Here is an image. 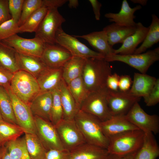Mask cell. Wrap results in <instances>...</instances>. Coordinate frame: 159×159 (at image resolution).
<instances>
[{"label":"cell","instance_id":"obj_1","mask_svg":"<svg viewBox=\"0 0 159 159\" xmlns=\"http://www.w3.org/2000/svg\"><path fill=\"white\" fill-rule=\"evenodd\" d=\"M112 68L104 58L85 59L81 77L87 90L90 92L106 87L108 76Z\"/></svg>","mask_w":159,"mask_h":159},{"label":"cell","instance_id":"obj_2","mask_svg":"<svg viewBox=\"0 0 159 159\" xmlns=\"http://www.w3.org/2000/svg\"><path fill=\"white\" fill-rule=\"evenodd\" d=\"M74 120L86 143L107 149L109 140L103 132L101 121L99 119L80 109L75 116Z\"/></svg>","mask_w":159,"mask_h":159},{"label":"cell","instance_id":"obj_3","mask_svg":"<svg viewBox=\"0 0 159 159\" xmlns=\"http://www.w3.org/2000/svg\"><path fill=\"white\" fill-rule=\"evenodd\" d=\"M144 133L140 130L127 131L108 139L109 154L125 155L137 152L142 145Z\"/></svg>","mask_w":159,"mask_h":159},{"label":"cell","instance_id":"obj_4","mask_svg":"<svg viewBox=\"0 0 159 159\" xmlns=\"http://www.w3.org/2000/svg\"><path fill=\"white\" fill-rule=\"evenodd\" d=\"M10 88L18 98L28 105L40 92L36 78L21 70L14 73Z\"/></svg>","mask_w":159,"mask_h":159},{"label":"cell","instance_id":"obj_5","mask_svg":"<svg viewBox=\"0 0 159 159\" xmlns=\"http://www.w3.org/2000/svg\"><path fill=\"white\" fill-rule=\"evenodd\" d=\"M108 62L118 61L125 63L135 68L141 73L146 74L149 67L159 60V47L137 54L121 55L111 54L105 57Z\"/></svg>","mask_w":159,"mask_h":159},{"label":"cell","instance_id":"obj_6","mask_svg":"<svg viewBox=\"0 0 159 159\" xmlns=\"http://www.w3.org/2000/svg\"><path fill=\"white\" fill-rule=\"evenodd\" d=\"M107 87L91 92L81 104L80 110L92 115L101 122L110 118L112 116L108 106Z\"/></svg>","mask_w":159,"mask_h":159},{"label":"cell","instance_id":"obj_7","mask_svg":"<svg viewBox=\"0 0 159 159\" xmlns=\"http://www.w3.org/2000/svg\"><path fill=\"white\" fill-rule=\"evenodd\" d=\"M65 21L57 8H48L46 14L35 32V37L39 38L45 43L55 44L56 32Z\"/></svg>","mask_w":159,"mask_h":159},{"label":"cell","instance_id":"obj_8","mask_svg":"<svg viewBox=\"0 0 159 159\" xmlns=\"http://www.w3.org/2000/svg\"><path fill=\"white\" fill-rule=\"evenodd\" d=\"M55 40L56 44L66 49L72 56L85 59L105 58L104 56L102 54L91 49L73 35L67 34L61 26L58 29L56 32Z\"/></svg>","mask_w":159,"mask_h":159},{"label":"cell","instance_id":"obj_9","mask_svg":"<svg viewBox=\"0 0 159 159\" xmlns=\"http://www.w3.org/2000/svg\"><path fill=\"white\" fill-rule=\"evenodd\" d=\"M131 123L145 134L159 132V117L156 115H150L142 108L138 102H135L125 115Z\"/></svg>","mask_w":159,"mask_h":159},{"label":"cell","instance_id":"obj_10","mask_svg":"<svg viewBox=\"0 0 159 159\" xmlns=\"http://www.w3.org/2000/svg\"><path fill=\"white\" fill-rule=\"evenodd\" d=\"M55 126L65 149L71 152L86 143L74 120L62 119Z\"/></svg>","mask_w":159,"mask_h":159},{"label":"cell","instance_id":"obj_11","mask_svg":"<svg viewBox=\"0 0 159 159\" xmlns=\"http://www.w3.org/2000/svg\"><path fill=\"white\" fill-rule=\"evenodd\" d=\"M36 134L47 150L65 149L55 126L52 122L37 116L34 117Z\"/></svg>","mask_w":159,"mask_h":159},{"label":"cell","instance_id":"obj_12","mask_svg":"<svg viewBox=\"0 0 159 159\" xmlns=\"http://www.w3.org/2000/svg\"><path fill=\"white\" fill-rule=\"evenodd\" d=\"M1 41L18 53L39 58L41 57L46 44L44 42L37 37L26 39L17 34Z\"/></svg>","mask_w":159,"mask_h":159},{"label":"cell","instance_id":"obj_13","mask_svg":"<svg viewBox=\"0 0 159 159\" xmlns=\"http://www.w3.org/2000/svg\"><path fill=\"white\" fill-rule=\"evenodd\" d=\"M10 96L14 116L17 125L25 133L36 134L34 117L29 105L18 98L11 91L10 86L6 88Z\"/></svg>","mask_w":159,"mask_h":159},{"label":"cell","instance_id":"obj_14","mask_svg":"<svg viewBox=\"0 0 159 159\" xmlns=\"http://www.w3.org/2000/svg\"><path fill=\"white\" fill-rule=\"evenodd\" d=\"M107 98L109 109L113 116L125 115L141 97L132 95L129 91H113L108 90Z\"/></svg>","mask_w":159,"mask_h":159},{"label":"cell","instance_id":"obj_15","mask_svg":"<svg viewBox=\"0 0 159 159\" xmlns=\"http://www.w3.org/2000/svg\"><path fill=\"white\" fill-rule=\"evenodd\" d=\"M72 56L69 51L58 44L46 43L40 58L47 67L59 68L62 67Z\"/></svg>","mask_w":159,"mask_h":159},{"label":"cell","instance_id":"obj_16","mask_svg":"<svg viewBox=\"0 0 159 159\" xmlns=\"http://www.w3.org/2000/svg\"><path fill=\"white\" fill-rule=\"evenodd\" d=\"M52 101L51 91L40 92L29 105L33 116H37L50 122Z\"/></svg>","mask_w":159,"mask_h":159},{"label":"cell","instance_id":"obj_17","mask_svg":"<svg viewBox=\"0 0 159 159\" xmlns=\"http://www.w3.org/2000/svg\"><path fill=\"white\" fill-rule=\"evenodd\" d=\"M101 126L104 135L108 139L127 131L139 130L127 120L125 115L113 116L106 121L101 122Z\"/></svg>","mask_w":159,"mask_h":159},{"label":"cell","instance_id":"obj_18","mask_svg":"<svg viewBox=\"0 0 159 159\" xmlns=\"http://www.w3.org/2000/svg\"><path fill=\"white\" fill-rule=\"evenodd\" d=\"M135 26V32L124 40L119 48L115 49L114 54L121 55L133 54L137 47L144 40L149 29L140 22L136 23Z\"/></svg>","mask_w":159,"mask_h":159},{"label":"cell","instance_id":"obj_19","mask_svg":"<svg viewBox=\"0 0 159 159\" xmlns=\"http://www.w3.org/2000/svg\"><path fill=\"white\" fill-rule=\"evenodd\" d=\"M141 6L137 5L134 8H131L126 0H123L121 9L117 13H108L104 15L109 19L110 22H113L119 25L127 26H136V23L134 19L135 16V12L142 8Z\"/></svg>","mask_w":159,"mask_h":159},{"label":"cell","instance_id":"obj_20","mask_svg":"<svg viewBox=\"0 0 159 159\" xmlns=\"http://www.w3.org/2000/svg\"><path fill=\"white\" fill-rule=\"evenodd\" d=\"M73 36L86 40L97 52L103 55L105 58L110 54L114 53L115 49L109 44L106 34L103 30L82 35Z\"/></svg>","mask_w":159,"mask_h":159},{"label":"cell","instance_id":"obj_21","mask_svg":"<svg viewBox=\"0 0 159 159\" xmlns=\"http://www.w3.org/2000/svg\"><path fill=\"white\" fill-rule=\"evenodd\" d=\"M62 78V67H47L36 79L40 92H44L57 88Z\"/></svg>","mask_w":159,"mask_h":159},{"label":"cell","instance_id":"obj_22","mask_svg":"<svg viewBox=\"0 0 159 159\" xmlns=\"http://www.w3.org/2000/svg\"><path fill=\"white\" fill-rule=\"evenodd\" d=\"M63 111V119L72 120L80 109L68 87L62 79L57 87Z\"/></svg>","mask_w":159,"mask_h":159},{"label":"cell","instance_id":"obj_23","mask_svg":"<svg viewBox=\"0 0 159 159\" xmlns=\"http://www.w3.org/2000/svg\"><path fill=\"white\" fill-rule=\"evenodd\" d=\"M156 80L155 77L146 74L135 73L132 85L129 92L139 97H146L153 87Z\"/></svg>","mask_w":159,"mask_h":159},{"label":"cell","instance_id":"obj_24","mask_svg":"<svg viewBox=\"0 0 159 159\" xmlns=\"http://www.w3.org/2000/svg\"><path fill=\"white\" fill-rule=\"evenodd\" d=\"M16 57L19 69L28 73L36 79L47 67L40 58L26 55L17 52Z\"/></svg>","mask_w":159,"mask_h":159},{"label":"cell","instance_id":"obj_25","mask_svg":"<svg viewBox=\"0 0 159 159\" xmlns=\"http://www.w3.org/2000/svg\"><path fill=\"white\" fill-rule=\"evenodd\" d=\"M71 159H106L107 149L85 143L70 152Z\"/></svg>","mask_w":159,"mask_h":159},{"label":"cell","instance_id":"obj_26","mask_svg":"<svg viewBox=\"0 0 159 159\" xmlns=\"http://www.w3.org/2000/svg\"><path fill=\"white\" fill-rule=\"evenodd\" d=\"M136 29V26H122L113 23L106 26L102 30L106 34L109 44L112 47L116 44H122L127 37L135 32Z\"/></svg>","mask_w":159,"mask_h":159},{"label":"cell","instance_id":"obj_27","mask_svg":"<svg viewBox=\"0 0 159 159\" xmlns=\"http://www.w3.org/2000/svg\"><path fill=\"white\" fill-rule=\"evenodd\" d=\"M159 155V147L153 133L145 134L142 145L136 152L135 159H156Z\"/></svg>","mask_w":159,"mask_h":159},{"label":"cell","instance_id":"obj_28","mask_svg":"<svg viewBox=\"0 0 159 159\" xmlns=\"http://www.w3.org/2000/svg\"><path fill=\"white\" fill-rule=\"evenodd\" d=\"M85 59L72 56L62 67V78L67 84L81 76Z\"/></svg>","mask_w":159,"mask_h":159},{"label":"cell","instance_id":"obj_29","mask_svg":"<svg viewBox=\"0 0 159 159\" xmlns=\"http://www.w3.org/2000/svg\"><path fill=\"white\" fill-rule=\"evenodd\" d=\"M16 53L13 48L0 41V66L13 73L20 70L16 61Z\"/></svg>","mask_w":159,"mask_h":159},{"label":"cell","instance_id":"obj_30","mask_svg":"<svg viewBox=\"0 0 159 159\" xmlns=\"http://www.w3.org/2000/svg\"><path fill=\"white\" fill-rule=\"evenodd\" d=\"M152 21L146 36L141 45L133 54L142 53L159 41V19L155 14L152 15Z\"/></svg>","mask_w":159,"mask_h":159},{"label":"cell","instance_id":"obj_31","mask_svg":"<svg viewBox=\"0 0 159 159\" xmlns=\"http://www.w3.org/2000/svg\"><path fill=\"white\" fill-rule=\"evenodd\" d=\"M24 137L30 159H45L47 150L37 135L25 133Z\"/></svg>","mask_w":159,"mask_h":159},{"label":"cell","instance_id":"obj_32","mask_svg":"<svg viewBox=\"0 0 159 159\" xmlns=\"http://www.w3.org/2000/svg\"><path fill=\"white\" fill-rule=\"evenodd\" d=\"M0 110L3 120L17 125L14 113L11 98L7 89L0 86Z\"/></svg>","mask_w":159,"mask_h":159},{"label":"cell","instance_id":"obj_33","mask_svg":"<svg viewBox=\"0 0 159 159\" xmlns=\"http://www.w3.org/2000/svg\"><path fill=\"white\" fill-rule=\"evenodd\" d=\"M24 133L23 130L17 125L4 120L0 121V142L2 145L19 138Z\"/></svg>","mask_w":159,"mask_h":159},{"label":"cell","instance_id":"obj_34","mask_svg":"<svg viewBox=\"0 0 159 159\" xmlns=\"http://www.w3.org/2000/svg\"><path fill=\"white\" fill-rule=\"evenodd\" d=\"M67 85L80 109L81 104L90 92L86 87L81 76L72 80Z\"/></svg>","mask_w":159,"mask_h":159},{"label":"cell","instance_id":"obj_35","mask_svg":"<svg viewBox=\"0 0 159 159\" xmlns=\"http://www.w3.org/2000/svg\"><path fill=\"white\" fill-rule=\"evenodd\" d=\"M5 145L11 159H30L24 136L9 142Z\"/></svg>","mask_w":159,"mask_h":159},{"label":"cell","instance_id":"obj_36","mask_svg":"<svg viewBox=\"0 0 159 159\" xmlns=\"http://www.w3.org/2000/svg\"><path fill=\"white\" fill-rule=\"evenodd\" d=\"M48 9L41 7L35 11L19 27V32H35L46 14Z\"/></svg>","mask_w":159,"mask_h":159},{"label":"cell","instance_id":"obj_37","mask_svg":"<svg viewBox=\"0 0 159 159\" xmlns=\"http://www.w3.org/2000/svg\"><path fill=\"white\" fill-rule=\"evenodd\" d=\"M52 101L50 122L54 126L63 119V111L58 88L51 91Z\"/></svg>","mask_w":159,"mask_h":159},{"label":"cell","instance_id":"obj_38","mask_svg":"<svg viewBox=\"0 0 159 159\" xmlns=\"http://www.w3.org/2000/svg\"><path fill=\"white\" fill-rule=\"evenodd\" d=\"M42 0H24L22 12L18 23L19 27L35 11L42 7Z\"/></svg>","mask_w":159,"mask_h":159},{"label":"cell","instance_id":"obj_39","mask_svg":"<svg viewBox=\"0 0 159 159\" xmlns=\"http://www.w3.org/2000/svg\"><path fill=\"white\" fill-rule=\"evenodd\" d=\"M19 27L13 19L0 25V41L6 39L19 32Z\"/></svg>","mask_w":159,"mask_h":159},{"label":"cell","instance_id":"obj_40","mask_svg":"<svg viewBox=\"0 0 159 159\" xmlns=\"http://www.w3.org/2000/svg\"><path fill=\"white\" fill-rule=\"evenodd\" d=\"M24 0H8L9 11L12 18L18 23L20 18Z\"/></svg>","mask_w":159,"mask_h":159},{"label":"cell","instance_id":"obj_41","mask_svg":"<svg viewBox=\"0 0 159 159\" xmlns=\"http://www.w3.org/2000/svg\"><path fill=\"white\" fill-rule=\"evenodd\" d=\"M144 101L148 106H152L159 102V80L157 79L155 85L148 95L144 97Z\"/></svg>","mask_w":159,"mask_h":159},{"label":"cell","instance_id":"obj_42","mask_svg":"<svg viewBox=\"0 0 159 159\" xmlns=\"http://www.w3.org/2000/svg\"><path fill=\"white\" fill-rule=\"evenodd\" d=\"M70 152L65 149H51L47 151L45 159H71Z\"/></svg>","mask_w":159,"mask_h":159},{"label":"cell","instance_id":"obj_43","mask_svg":"<svg viewBox=\"0 0 159 159\" xmlns=\"http://www.w3.org/2000/svg\"><path fill=\"white\" fill-rule=\"evenodd\" d=\"M11 18L9 8L8 0H0V25Z\"/></svg>","mask_w":159,"mask_h":159},{"label":"cell","instance_id":"obj_44","mask_svg":"<svg viewBox=\"0 0 159 159\" xmlns=\"http://www.w3.org/2000/svg\"><path fill=\"white\" fill-rule=\"evenodd\" d=\"M13 74L0 66V86L5 88L10 86Z\"/></svg>","mask_w":159,"mask_h":159},{"label":"cell","instance_id":"obj_45","mask_svg":"<svg viewBox=\"0 0 159 159\" xmlns=\"http://www.w3.org/2000/svg\"><path fill=\"white\" fill-rule=\"evenodd\" d=\"M120 76L115 73L109 75L106 82V87L109 90L112 91H119L118 84Z\"/></svg>","mask_w":159,"mask_h":159},{"label":"cell","instance_id":"obj_46","mask_svg":"<svg viewBox=\"0 0 159 159\" xmlns=\"http://www.w3.org/2000/svg\"><path fill=\"white\" fill-rule=\"evenodd\" d=\"M132 82V81L130 75H123L120 76L118 84L119 91L122 92L129 91Z\"/></svg>","mask_w":159,"mask_h":159},{"label":"cell","instance_id":"obj_47","mask_svg":"<svg viewBox=\"0 0 159 159\" xmlns=\"http://www.w3.org/2000/svg\"><path fill=\"white\" fill-rule=\"evenodd\" d=\"M67 0H42V7L47 8H58L67 1Z\"/></svg>","mask_w":159,"mask_h":159},{"label":"cell","instance_id":"obj_48","mask_svg":"<svg viewBox=\"0 0 159 159\" xmlns=\"http://www.w3.org/2000/svg\"><path fill=\"white\" fill-rule=\"evenodd\" d=\"M93 8L95 15V19L99 20L100 19V9L102 6V4L97 0H89Z\"/></svg>","mask_w":159,"mask_h":159},{"label":"cell","instance_id":"obj_49","mask_svg":"<svg viewBox=\"0 0 159 159\" xmlns=\"http://www.w3.org/2000/svg\"><path fill=\"white\" fill-rule=\"evenodd\" d=\"M137 152L125 155L109 153L106 159H135Z\"/></svg>","mask_w":159,"mask_h":159},{"label":"cell","instance_id":"obj_50","mask_svg":"<svg viewBox=\"0 0 159 159\" xmlns=\"http://www.w3.org/2000/svg\"><path fill=\"white\" fill-rule=\"evenodd\" d=\"M68 4L69 7L70 8H76L79 5L78 1L77 0H69Z\"/></svg>","mask_w":159,"mask_h":159},{"label":"cell","instance_id":"obj_51","mask_svg":"<svg viewBox=\"0 0 159 159\" xmlns=\"http://www.w3.org/2000/svg\"><path fill=\"white\" fill-rule=\"evenodd\" d=\"M130 1L134 4H138L140 5L145 6L147 4V0H131Z\"/></svg>","mask_w":159,"mask_h":159},{"label":"cell","instance_id":"obj_52","mask_svg":"<svg viewBox=\"0 0 159 159\" xmlns=\"http://www.w3.org/2000/svg\"><path fill=\"white\" fill-rule=\"evenodd\" d=\"M7 149L6 145H4L0 147V159H1Z\"/></svg>","mask_w":159,"mask_h":159},{"label":"cell","instance_id":"obj_53","mask_svg":"<svg viewBox=\"0 0 159 159\" xmlns=\"http://www.w3.org/2000/svg\"><path fill=\"white\" fill-rule=\"evenodd\" d=\"M1 159H11L7 149Z\"/></svg>","mask_w":159,"mask_h":159},{"label":"cell","instance_id":"obj_54","mask_svg":"<svg viewBox=\"0 0 159 159\" xmlns=\"http://www.w3.org/2000/svg\"><path fill=\"white\" fill-rule=\"evenodd\" d=\"M3 120H4L3 119V118L2 116V115L1 112V111L0 110V121Z\"/></svg>","mask_w":159,"mask_h":159},{"label":"cell","instance_id":"obj_55","mask_svg":"<svg viewBox=\"0 0 159 159\" xmlns=\"http://www.w3.org/2000/svg\"><path fill=\"white\" fill-rule=\"evenodd\" d=\"M2 145H1V143L0 142V147Z\"/></svg>","mask_w":159,"mask_h":159}]
</instances>
